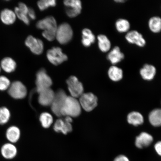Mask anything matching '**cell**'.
Instances as JSON below:
<instances>
[{
	"mask_svg": "<svg viewBox=\"0 0 161 161\" xmlns=\"http://www.w3.org/2000/svg\"><path fill=\"white\" fill-rule=\"evenodd\" d=\"M56 5L55 0H41L38 1L37 5L40 11H43L50 7H54Z\"/></svg>",
	"mask_w": 161,
	"mask_h": 161,
	"instance_id": "f546056e",
	"label": "cell"
},
{
	"mask_svg": "<svg viewBox=\"0 0 161 161\" xmlns=\"http://www.w3.org/2000/svg\"><path fill=\"white\" fill-rule=\"evenodd\" d=\"M79 101L81 108L86 112L92 111L97 105V97L90 92L82 94Z\"/></svg>",
	"mask_w": 161,
	"mask_h": 161,
	"instance_id": "52a82bcc",
	"label": "cell"
},
{
	"mask_svg": "<svg viewBox=\"0 0 161 161\" xmlns=\"http://www.w3.org/2000/svg\"><path fill=\"white\" fill-rule=\"evenodd\" d=\"M36 90L38 93L43 90L50 88L52 86V80L45 69L42 68L39 70L36 74Z\"/></svg>",
	"mask_w": 161,
	"mask_h": 161,
	"instance_id": "277c9868",
	"label": "cell"
},
{
	"mask_svg": "<svg viewBox=\"0 0 161 161\" xmlns=\"http://www.w3.org/2000/svg\"><path fill=\"white\" fill-rule=\"evenodd\" d=\"M21 133L18 127L13 125L8 128L6 132V137L9 142L15 144L19 141L21 136Z\"/></svg>",
	"mask_w": 161,
	"mask_h": 161,
	"instance_id": "ac0fdd59",
	"label": "cell"
},
{
	"mask_svg": "<svg viewBox=\"0 0 161 161\" xmlns=\"http://www.w3.org/2000/svg\"><path fill=\"white\" fill-rule=\"evenodd\" d=\"M28 16L29 19L32 20L36 19V15L35 11L32 8H29V11L28 13Z\"/></svg>",
	"mask_w": 161,
	"mask_h": 161,
	"instance_id": "8d00e7d4",
	"label": "cell"
},
{
	"mask_svg": "<svg viewBox=\"0 0 161 161\" xmlns=\"http://www.w3.org/2000/svg\"><path fill=\"white\" fill-rule=\"evenodd\" d=\"M108 74L111 80L114 82L120 81L123 78V70L116 65H112L108 68Z\"/></svg>",
	"mask_w": 161,
	"mask_h": 161,
	"instance_id": "ffe728a7",
	"label": "cell"
},
{
	"mask_svg": "<svg viewBox=\"0 0 161 161\" xmlns=\"http://www.w3.org/2000/svg\"><path fill=\"white\" fill-rule=\"evenodd\" d=\"M67 96L63 90H59L55 93L51 105L52 112L56 116H61V111Z\"/></svg>",
	"mask_w": 161,
	"mask_h": 161,
	"instance_id": "ba28073f",
	"label": "cell"
},
{
	"mask_svg": "<svg viewBox=\"0 0 161 161\" xmlns=\"http://www.w3.org/2000/svg\"><path fill=\"white\" fill-rule=\"evenodd\" d=\"M73 32L69 24L63 23L57 27L56 39L60 44L65 45L72 39Z\"/></svg>",
	"mask_w": 161,
	"mask_h": 161,
	"instance_id": "7a4b0ae2",
	"label": "cell"
},
{
	"mask_svg": "<svg viewBox=\"0 0 161 161\" xmlns=\"http://www.w3.org/2000/svg\"><path fill=\"white\" fill-rule=\"evenodd\" d=\"M149 120L153 126H161V109L156 108L152 111L149 115Z\"/></svg>",
	"mask_w": 161,
	"mask_h": 161,
	"instance_id": "4316f807",
	"label": "cell"
},
{
	"mask_svg": "<svg viewBox=\"0 0 161 161\" xmlns=\"http://www.w3.org/2000/svg\"><path fill=\"white\" fill-rule=\"evenodd\" d=\"M17 16L15 12L9 9H5L0 14V19L3 23L7 25H13L15 23Z\"/></svg>",
	"mask_w": 161,
	"mask_h": 161,
	"instance_id": "d6986e66",
	"label": "cell"
},
{
	"mask_svg": "<svg viewBox=\"0 0 161 161\" xmlns=\"http://www.w3.org/2000/svg\"><path fill=\"white\" fill-rule=\"evenodd\" d=\"M68 89L72 97H80L84 92V87L81 82L79 81L77 77L70 76L66 80Z\"/></svg>",
	"mask_w": 161,
	"mask_h": 161,
	"instance_id": "5b68a950",
	"label": "cell"
},
{
	"mask_svg": "<svg viewBox=\"0 0 161 161\" xmlns=\"http://www.w3.org/2000/svg\"><path fill=\"white\" fill-rule=\"evenodd\" d=\"M153 141V138L150 134L146 132H142L136 137L135 141L136 146L139 148H146L149 146Z\"/></svg>",
	"mask_w": 161,
	"mask_h": 161,
	"instance_id": "e0dca14e",
	"label": "cell"
},
{
	"mask_svg": "<svg viewBox=\"0 0 161 161\" xmlns=\"http://www.w3.org/2000/svg\"><path fill=\"white\" fill-rule=\"evenodd\" d=\"M81 107L79 101L71 96H68L61 111V116L76 117L81 114Z\"/></svg>",
	"mask_w": 161,
	"mask_h": 161,
	"instance_id": "6da1fadb",
	"label": "cell"
},
{
	"mask_svg": "<svg viewBox=\"0 0 161 161\" xmlns=\"http://www.w3.org/2000/svg\"><path fill=\"white\" fill-rule=\"evenodd\" d=\"M39 119L42 125L45 128H49L53 122V118L51 114L47 112L42 113Z\"/></svg>",
	"mask_w": 161,
	"mask_h": 161,
	"instance_id": "f1b7e54d",
	"label": "cell"
},
{
	"mask_svg": "<svg viewBox=\"0 0 161 161\" xmlns=\"http://www.w3.org/2000/svg\"><path fill=\"white\" fill-rule=\"evenodd\" d=\"M55 93L50 88L42 91L39 93V103L44 106H51L55 97Z\"/></svg>",
	"mask_w": 161,
	"mask_h": 161,
	"instance_id": "5bb4252c",
	"label": "cell"
},
{
	"mask_svg": "<svg viewBox=\"0 0 161 161\" xmlns=\"http://www.w3.org/2000/svg\"><path fill=\"white\" fill-rule=\"evenodd\" d=\"M115 26L117 31L119 33L126 34L130 31V24L127 19H120L116 21Z\"/></svg>",
	"mask_w": 161,
	"mask_h": 161,
	"instance_id": "484cf974",
	"label": "cell"
},
{
	"mask_svg": "<svg viewBox=\"0 0 161 161\" xmlns=\"http://www.w3.org/2000/svg\"><path fill=\"white\" fill-rule=\"evenodd\" d=\"M17 7L20 11L28 15V11H29V8L25 3H20L19 4V6H18Z\"/></svg>",
	"mask_w": 161,
	"mask_h": 161,
	"instance_id": "836d02e7",
	"label": "cell"
},
{
	"mask_svg": "<svg viewBox=\"0 0 161 161\" xmlns=\"http://www.w3.org/2000/svg\"><path fill=\"white\" fill-rule=\"evenodd\" d=\"M82 43L85 47H87L95 42L96 37L91 30L88 29L82 30Z\"/></svg>",
	"mask_w": 161,
	"mask_h": 161,
	"instance_id": "603a6c76",
	"label": "cell"
},
{
	"mask_svg": "<svg viewBox=\"0 0 161 161\" xmlns=\"http://www.w3.org/2000/svg\"><path fill=\"white\" fill-rule=\"evenodd\" d=\"M8 92L14 99L21 100L27 96V90L25 86L21 82L16 80L11 83Z\"/></svg>",
	"mask_w": 161,
	"mask_h": 161,
	"instance_id": "3957f363",
	"label": "cell"
},
{
	"mask_svg": "<svg viewBox=\"0 0 161 161\" xmlns=\"http://www.w3.org/2000/svg\"><path fill=\"white\" fill-rule=\"evenodd\" d=\"M154 149L158 155L161 156V141L157 142L155 145Z\"/></svg>",
	"mask_w": 161,
	"mask_h": 161,
	"instance_id": "d590c367",
	"label": "cell"
},
{
	"mask_svg": "<svg viewBox=\"0 0 161 161\" xmlns=\"http://www.w3.org/2000/svg\"><path fill=\"white\" fill-rule=\"evenodd\" d=\"M66 13L70 18L76 17L81 13L82 3L79 0H66L64 1Z\"/></svg>",
	"mask_w": 161,
	"mask_h": 161,
	"instance_id": "8fae6325",
	"label": "cell"
},
{
	"mask_svg": "<svg viewBox=\"0 0 161 161\" xmlns=\"http://www.w3.org/2000/svg\"><path fill=\"white\" fill-rule=\"evenodd\" d=\"M65 122L64 120L59 119L56 121L54 125V130L58 132H61L64 130Z\"/></svg>",
	"mask_w": 161,
	"mask_h": 161,
	"instance_id": "d6a6232c",
	"label": "cell"
},
{
	"mask_svg": "<svg viewBox=\"0 0 161 161\" xmlns=\"http://www.w3.org/2000/svg\"><path fill=\"white\" fill-rule=\"evenodd\" d=\"M64 120H65V122L70 123H71L72 121V118L69 116H66Z\"/></svg>",
	"mask_w": 161,
	"mask_h": 161,
	"instance_id": "74e56055",
	"label": "cell"
},
{
	"mask_svg": "<svg viewBox=\"0 0 161 161\" xmlns=\"http://www.w3.org/2000/svg\"><path fill=\"white\" fill-rule=\"evenodd\" d=\"M15 13L16 16L19 19L23 21L26 25H29L30 19L27 15L20 11L18 7H16L15 9Z\"/></svg>",
	"mask_w": 161,
	"mask_h": 161,
	"instance_id": "1f68e13d",
	"label": "cell"
},
{
	"mask_svg": "<svg viewBox=\"0 0 161 161\" xmlns=\"http://www.w3.org/2000/svg\"><path fill=\"white\" fill-rule=\"evenodd\" d=\"M97 39L98 47L101 51L106 53L110 51L111 49V42L107 36L101 34L97 36Z\"/></svg>",
	"mask_w": 161,
	"mask_h": 161,
	"instance_id": "44dd1931",
	"label": "cell"
},
{
	"mask_svg": "<svg viewBox=\"0 0 161 161\" xmlns=\"http://www.w3.org/2000/svg\"><path fill=\"white\" fill-rule=\"evenodd\" d=\"M36 26L38 29L43 30V31L55 33L58 27L56 20L52 16H48L39 20Z\"/></svg>",
	"mask_w": 161,
	"mask_h": 161,
	"instance_id": "9c48e42d",
	"label": "cell"
},
{
	"mask_svg": "<svg viewBox=\"0 0 161 161\" xmlns=\"http://www.w3.org/2000/svg\"><path fill=\"white\" fill-rule=\"evenodd\" d=\"M11 117V112L8 108L5 106L0 108V125H3L7 124Z\"/></svg>",
	"mask_w": 161,
	"mask_h": 161,
	"instance_id": "83f0119b",
	"label": "cell"
},
{
	"mask_svg": "<svg viewBox=\"0 0 161 161\" xmlns=\"http://www.w3.org/2000/svg\"><path fill=\"white\" fill-rule=\"evenodd\" d=\"M25 43L30 51L35 55H39L43 53L44 44L42 40L29 36L26 39Z\"/></svg>",
	"mask_w": 161,
	"mask_h": 161,
	"instance_id": "7c38bea8",
	"label": "cell"
},
{
	"mask_svg": "<svg viewBox=\"0 0 161 161\" xmlns=\"http://www.w3.org/2000/svg\"><path fill=\"white\" fill-rule=\"evenodd\" d=\"M47 57L49 61L53 65L57 66L66 61L68 56L63 53L61 48L54 47L48 50Z\"/></svg>",
	"mask_w": 161,
	"mask_h": 161,
	"instance_id": "8992f818",
	"label": "cell"
},
{
	"mask_svg": "<svg viewBox=\"0 0 161 161\" xmlns=\"http://www.w3.org/2000/svg\"><path fill=\"white\" fill-rule=\"evenodd\" d=\"M115 1L116 3H123L125 2V1H124V0H119V1Z\"/></svg>",
	"mask_w": 161,
	"mask_h": 161,
	"instance_id": "f35d334b",
	"label": "cell"
},
{
	"mask_svg": "<svg viewBox=\"0 0 161 161\" xmlns=\"http://www.w3.org/2000/svg\"><path fill=\"white\" fill-rule=\"evenodd\" d=\"M0 152L4 158L7 160H11L17 156L18 150L14 144L8 142L2 146Z\"/></svg>",
	"mask_w": 161,
	"mask_h": 161,
	"instance_id": "4fadbf2b",
	"label": "cell"
},
{
	"mask_svg": "<svg viewBox=\"0 0 161 161\" xmlns=\"http://www.w3.org/2000/svg\"><path fill=\"white\" fill-rule=\"evenodd\" d=\"M148 26L152 33H160L161 32V18L158 16H153L150 18L148 21Z\"/></svg>",
	"mask_w": 161,
	"mask_h": 161,
	"instance_id": "cb8c5ba5",
	"label": "cell"
},
{
	"mask_svg": "<svg viewBox=\"0 0 161 161\" xmlns=\"http://www.w3.org/2000/svg\"><path fill=\"white\" fill-rule=\"evenodd\" d=\"M125 39L130 44L143 47L146 45V41L142 34L137 30H133L126 34Z\"/></svg>",
	"mask_w": 161,
	"mask_h": 161,
	"instance_id": "30bf717a",
	"label": "cell"
},
{
	"mask_svg": "<svg viewBox=\"0 0 161 161\" xmlns=\"http://www.w3.org/2000/svg\"><path fill=\"white\" fill-rule=\"evenodd\" d=\"M11 82L7 76H0V91L3 92L8 90L11 84Z\"/></svg>",
	"mask_w": 161,
	"mask_h": 161,
	"instance_id": "4dcf8cb0",
	"label": "cell"
},
{
	"mask_svg": "<svg viewBox=\"0 0 161 161\" xmlns=\"http://www.w3.org/2000/svg\"><path fill=\"white\" fill-rule=\"evenodd\" d=\"M157 69L155 66L152 64H146L140 70V74L143 79L150 81L154 79L156 75Z\"/></svg>",
	"mask_w": 161,
	"mask_h": 161,
	"instance_id": "2e32d148",
	"label": "cell"
},
{
	"mask_svg": "<svg viewBox=\"0 0 161 161\" xmlns=\"http://www.w3.org/2000/svg\"><path fill=\"white\" fill-rule=\"evenodd\" d=\"M114 161H130L129 158L124 155H120L114 159Z\"/></svg>",
	"mask_w": 161,
	"mask_h": 161,
	"instance_id": "e575fe53",
	"label": "cell"
},
{
	"mask_svg": "<svg viewBox=\"0 0 161 161\" xmlns=\"http://www.w3.org/2000/svg\"><path fill=\"white\" fill-rule=\"evenodd\" d=\"M144 117L142 114L137 112L130 113L127 116L128 122L130 124L134 126H138L144 122Z\"/></svg>",
	"mask_w": 161,
	"mask_h": 161,
	"instance_id": "d4e9b609",
	"label": "cell"
},
{
	"mask_svg": "<svg viewBox=\"0 0 161 161\" xmlns=\"http://www.w3.org/2000/svg\"><path fill=\"white\" fill-rule=\"evenodd\" d=\"M1 67L7 73H11L15 71L17 68V64L13 58L5 57L1 60Z\"/></svg>",
	"mask_w": 161,
	"mask_h": 161,
	"instance_id": "7402d4cb",
	"label": "cell"
},
{
	"mask_svg": "<svg viewBox=\"0 0 161 161\" xmlns=\"http://www.w3.org/2000/svg\"><path fill=\"white\" fill-rule=\"evenodd\" d=\"M125 56L118 46H114L108 52L107 58L113 65H116L124 59Z\"/></svg>",
	"mask_w": 161,
	"mask_h": 161,
	"instance_id": "9a60e30c",
	"label": "cell"
},
{
	"mask_svg": "<svg viewBox=\"0 0 161 161\" xmlns=\"http://www.w3.org/2000/svg\"><path fill=\"white\" fill-rule=\"evenodd\" d=\"M1 66H0V72H1Z\"/></svg>",
	"mask_w": 161,
	"mask_h": 161,
	"instance_id": "ab89813d",
	"label": "cell"
}]
</instances>
